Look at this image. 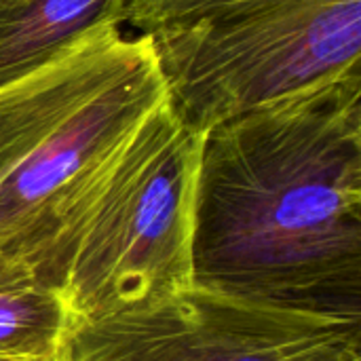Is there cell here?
<instances>
[{"instance_id":"1","label":"cell","mask_w":361,"mask_h":361,"mask_svg":"<svg viewBox=\"0 0 361 361\" xmlns=\"http://www.w3.org/2000/svg\"><path fill=\"white\" fill-rule=\"evenodd\" d=\"M190 264L214 292L361 319V78L201 135Z\"/></svg>"},{"instance_id":"2","label":"cell","mask_w":361,"mask_h":361,"mask_svg":"<svg viewBox=\"0 0 361 361\" xmlns=\"http://www.w3.org/2000/svg\"><path fill=\"white\" fill-rule=\"evenodd\" d=\"M201 135L165 99L59 203L21 258L72 319L144 307L190 279Z\"/></svg>"},{"instance_id":"3","label":"cell","mask_w":361,"mask_h":361,"mask_svg":"<svg viewBox=\"0 0 361 361\" xmlns=\"http://www.w3.org/2000/svg\"><path fill=\"white\" fill-rule=\"evenodd\" d=\"M167 102L209 127L326 85L361 78V0H127Z\"/></svg>"},{"instance_id":"4","label":"cell","mask_w":361,"mask_h":361,"mask_svg":"<svg viewBox=\"0 0 361 361\" xmlns=\"http://www.w3.org/2000/svg\"><path fill=\"white\" fill-rule=\"evenodd\" d=\"M167 89L148 38L104 27L0 89V254L23 258L68 192Z\"/></svg>"},{"instance_id":"5","label":"cell","mask_w":361,"mask_h":361,"mask_svg":"<svg viewBox=\"0 0 361 361\" xmlns=\"http://www.w3.org/2000/svg\"><path fill=\"white\" fill-rule=\"evenodd\" d=\"M57 361H361V319L190 283L144 307L72 319Z\"/></svg>"},{"instance_id":"6","label":"cell","mask_w":361,"mask_h":361,"mask_svg":"<svg viewBox=\"0 0 361 361\" xmlns=\"http://www.w3.org/2000/svg\"><path fill=\"white\" fill-rule=\"evenodd\" d=\"M127 0H0V89L123 23Z\"/></svg>"},{"instance_id":"7","label":"cell","mask_w":361,"mask_h":361,"mask_svg":"<svg viewBox=\"0 0 361 361\" xmlns=\"http://www.w3.org/2000/svg\"><path fill=\"white\" fill-rule=\"evenodd\" d=\"M72 313L21 258L0 254V357L57 361Z\"/></svg>"},{"instance_id":"8","label":"cell","mask_w":361,"mask_h":361,"mask_svg":"<svg viewBox=\"0 0 361 361\" xmlns=\"http://www.w3.org/2000/svg\"><path fill=\"white\" fill-rule=\"evenodd\" d=\"M0 361H21V360H8V357H0Z\"/></svg>"}]
</instances>
